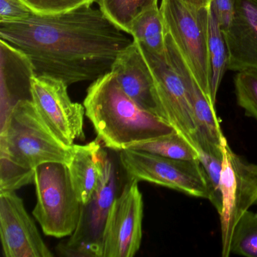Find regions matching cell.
Returning <instances> with one entry per match:
<instances>
[{
    "label": "cell",
    "instance_id": "cell-18",
    "mask_svg": "<svg viewBox=\"0 0 257 257\" xmlns=\"http://www.w3.org/2000/svg\"><path fill=\"white\" fill-rule=\"evenodd\" d=\"M129 35L134 41L150 52L165 55V31L160 7L156 5L145 10L131 24Z\"/></svg>",
    "mask_w": 257,
    "mask_h": 257
},
{
    "label": "cell",
    "instance_id": "cell-29",
    "mask_svg": "<svg viewBox=\"0 0 257 257\" xmlns=\"http://www.w3.org/2000/svg\"><path fill=\"white\" fill-rule=\"evenodd\" d=\"M182 2L195 8H208L213 0H181Z\"/></svg>",
    "mask_w": 257,
    "mask_h": 257
},
{
    "label": "cell",
    "instance_id": "cell-4",
    "mask_svg": "<svg viewBox=\"0 0 257 257\" xmlns=\"http://www.w3.org/2000/svg\"><path fill=\"white\" fill-rule=\"evenodd\" d=\"M37 201L34 215L46 235L70 237L77 227L82 204L76 196L68 166L49 162L37 167L34 174Z\"/></svg>",
    "mask_w": 257,
    "mask_h": 257
},
{
    "label": "cell",
    "instance_id": "cell-23",
    "mask_svg": "<svg viewBox=\"0 0 257 257\" xmlns=\"http://www.w3.org/2000/svg\"><path fill=\"white\" fill-rule=\"evenodd\" d=\"M230 252L257 257V213L247 210L240 218L231 237Z\"/></svg>",
    "mask_w": 257,
    "mask_h": 257
},
{
    "label": "cell",
    "instance_id": "cell-6",
    "mask_svg": "<svg viewBox=\"0 0 257 257\" xmlns=\"http://www.w3.org/2000/svg\"><path fill=\"white\" fill-rule=\"evenodd\" d=\"M119 161L127 180L149 182L190 196L208 198L207 175L199 159H170L127 149L119 152Z\"/></svg>",
    "mask_w": 257,
    "mask_h": 257
},
{
    "label": "cell",
    "instance_id": "cell-27",
    "mask_svg": "<svg viewBox=\"0 0 257 257\" xmlns=\"http://www.w3.org/2000/svg\"><path fill=\"white\" fill-rule=\"evenodd\" d=\"M32 14L22 0H0V23L20 22Z\"/></svg>",
    "mask_w": 257,
    "mask_h": 257
},
{
    "label": "cell",
    "instance_id": "cell-1",
    "mask_svg": "<svg viewBox=\"0 0 257 257\" xmlns=\"http://www.w3.org/2000/svg\"><path fill=\"white\" fill-rule=\"evenodd\" d=\"M127 34L91 7L0 23L1 40L28 56L36 76L55 78L68 86L109 73L118 55L133 43Z\"/></svg>",
    "mask_w": 257,
    "mask_h": 257
},
{
    "label": "cell",
    "instance_id": "cell-8",
    "mask_svg": "<svg viewBox=\"0 0 257 257\" xmlns=\"http://www.w3.org/2000/svg\"><path fill=\"white\" fill-rule=\"evenodd\" d=\"M222 150L220 181L222 206L219 218L222 255L228 257L231 255L230 246L236 224L257 201V165L237 156L230 148L227 140Z\"/></svg>",
    "mask_w": 257,
    "mask_h": 257
},
{
    "label": "cell",
    "instance_id": "cell-21",
    "mask_svg": "<svg viewBox=\"0 0 257 257\" xmlns=\"http://www.w3.org/2000/svg\"><path fill=\"white\" fill-rule=\"evenodd\" d=\"M133 150H141L163 157L182 160H195L198 155L195 149L177 132L134 146Z\"/></svg>",
    "mask_w": 257,
    "mask_h": 257
},
{
    "label": "cell",
    "instance_id": "cell-7",
    "mask_svg": "<svg viewBox=\"0 0 257 257\" xmlns=\"http://www.w3.org/2000/svg\"><path fill=\"white\" fill-rule=\"evenodd\" d=\"M118 174L105 152L100 183L87 204H82L79 223L68 240L58 246V252L68 257H102L103 234L114 201L117 198Z\"/></svg>",
    "mask_w": 257,
    "mask_h": 257
},
{
    "label": "cell",
    "instance_id": "cell-2",
    "mask_svg": "<svg viewBox=\"0 0 257 257\" xmlns=\"http://www.w3.org/2000/svg\"><path fill=\"white\" fill-rule=\"evenodd\" d=\"M83 106L97 139L118 153L175 132L166 121L132 100L112 72L92 82Z\"/></svg>",
    "mask_w": 257,
    "mask_h": 257
},
{
    "label": "cell",
    "instance_id": "cell-19",
    "mask_svg": "<svg viewBox=\"0 0 257 257\" xmlns=\"http://www.w3.org/2000/svg\"><path fill=\"white\" fill-rule=\"evenodd\" d=\"M222 146L216 145L207 140L201 139L198 142V159L205 171L208 183L209 195L207 199L219 214L222 206L220 186L223 162Z\"/></svg>",
    "mask_w": 257,
    "mask_h": 257
},
{
    "label": "cell",
    "instance_id": "cell-12",
    "mask_svg": "<svg viewBox=\"0 0 257 257\" xmlns=\"http://www.w3.org/2000/svg\"><path fill=\"white\" fill-rule=\"evenodd\" d=\"M0 236L6 257H52L16 192H0Z\"/></svg>",
    "mask_w": 257,
    "mask_h": 257
},
{
    "label": "cell",
    "instance_id": "cell-15",
    "mask_svg": "<svg viewBox=\"0 0 257 257\" xmlns=\"http://www.w3.org/2000/svg\"><path fill=\"white\" fill-rule=\"evenodd\" d=\"M223 34L229 52L228 70L257 72V0H235L232 21Z\"/></svg>",
    "mask_w": 257,
    "mask_h": 257
},
{
    "label": "cell",
    "instance_id": "cell-17",
    "mask_svg": "<svg viewBox=\"0 0 257 257\" xmlns=\"http://www.w3.org/2000/svg\"><path fill=\"white\" fill-rule=\"evenodd\" d=\"M105 152L98 139L85 145L74 144L73 157L67 166L73 189L82 204L89 201L100 183Z\"/></svg>",
    "mask_w": 257,
    "mask_h": 257
},
{
    "label": "cell",
    "instance_id": "cell-16",
    "mask_svg": "<svg viewBox=\"0 0 257 257\" xmlns=\"http://www.w3.org/2000/svg\"><path fill=\"white\" fill-rule=\"evenodd\" d=\"M2 103L9 111L19 100L31 99L34 66L26 55L5 40H0Z\"/></svg>",
    "mask_w": 257,
    "mask_h": 257
},
{
    "label": "cell",
    "instance_id": "cell-3",
    "mask_svg": "<svg viewBox=\"0 0 257 257\" xmlns=\"http://www.w3.org/2000/svg\"><path fill=\"white\" fill-rule=\"evenodd\" d=\"M3 121L0 156L29 170L49 162H71L74 145L68 147L55 136L31 99L18 101Z\"/></svg>",
    "mask_w": 257,
    "mask_h": 257
},
{
    "label": "cell",
    "instance_id": "cell-11",
    "mask_svg": "<svg viewBox=\"0 0 257 257\" xmlns=\"http://www.w3.org/2000/svg\"><path fill=\"white\" fill-rule=\"evenodd\" d=\"M144 200L138 180H127L105 227L102 257H133L141 247Z\"/></svg>",
    "mask_w": 257,
    "mask_h": 257
},
{
    "label": "cell",
    "instance_id": "cell-24",
    "mask_svg": "<svg viewBox=\"0 0 257 257\" xmlns=\"http://www.w3.org/2000/svg\"><path fill=\"white\" fill-rule=\"evenodd\" d=\"M234 84L237 104L246 115L257 121V72H237Z\"/></svg>",
    "mask_w": 257,
    "mask_h": 257
},
{
    "label": "cell",
    "instance_id": "cell-5",
    "mask_svg": "<svg viewBox=\"0 0 257 257\" xmlns=\"http://www.w3.org/2000/svg\"><path fill=\"white\" fill-rule=\"evenodd\" d=\"M160 10L166 34L172 39L201 89L216 102L210 80V7L198 9L181 0H162Z\"/></svg>",
    "mask_w": 257,
    "mask_h": 257
},
{
    "label": "cell",
    "instance_id": "cell-14",
    "mask_svg": "<svg viewBox=\"0 0 257 257\" xmlns=\"http://www.w3.org/2000/svg\"><path fill=\"white\" fill-rule=\"evenodd\" d=\"M165 48L168 62L180 75L187 89L198 131V143L200 139H204L216 145H223L226 138L216 115L214 100L201 89L187 63L168 34L165 37Z\"/></svg>",
    "mask_w": 257,
    "mask_h": 257
},
{
    "label": "cell",
    "instance_id": "cell-10",
    "mask_svg": "<svg viewBox=\"0 0 257 257\" xmlns=\"http://www.w3.org/2000/svg\"><path fill=\"white\" fill-rule=\"evenodd\" d=\"M68 85L63 81L46 76H35L31 87L32 101L37 112L65 145L73 147L76 140L83 141L85 109L72 101Z\"/></svg>",
    "mask_w": 257,
    "mask_h": 257
},
{
    "label": "cell",
    "instance_id": "cell-13",
    "mask_svg": "<svg viewBox=\"0 0 257 257\" xmlns=\"http://www.w3.org/2000/svg\"><path fill=\"white\" fill-rule=\"evenodd\" d=\"M110 72L123 91L138 106L162 119L153 74L136 42L118 55Z\"/></svg>",
    "mask_w": 257,
    "mask_h": 257
},
{
    "label": "cell",
    "instance_id": "cell-20",
    "mask_svg": "<svg viewBox=\"0 0 257 257\" xmlns=\"http://www.w3.org/2000/svg\"><path fill=\"white\" fill-rule=\"evenodd\" d=\"M211 90L213 98L216 94L225 71L228 70L229 52L225 36L219 22L210 9V38H209Z\"/></svg>",
    "mask_w": 257,
    "mask_h": 257
},
{
    "label": "cell",
    "instance_id": "cell-25",
    "mask_svg": "<svg viewBox=\"0 0 257 257\" xmlns=\"http://www.w3.org/2000/svg\"><path fill=\"white\" fill-rule=\"evenodd\" d=\"M0 192H16L18 189L34 182L35 170L22 168L4 156H0Z\"/></svg>",
    "mask_w": 257,
    "mask_h": 257
},
{
    "label": "cell",
    "instance_id": "cell-28",
    "mask_svg": "<svg viewBox=\"0 0 257 257\" xmlns=\"http://www.w3.org/2000/svg\"><path fill=\"white\" fill-rule=\"evenodd\" d=\"M210 9L216 16L222 32L225 33L234 16L235 0H213Z\"/></svg>",
    "mask_w": 257,
    "mask_h": 257
},
{
    "label": "cell",
    "instance_id": "cell-9",
    "mask_svg": "<svg viewBox=\"0 0 257 257\" xmlns=\"http://www.w3.org/2000/svg\"><path fill=\"white\" fill-rule=\"evenodd\" d=\"M138 45L153 74L162 119L186 139L198 153V135L193 108L181 77L168 62L166 53L158 55Z\"/></svg>",
    "mask_w": 257,
    "mask_h": 257
},
{
    "label": "cell",
    "instance_id": "cell-22",
    "mask_svg": "<svg viewBox=\"0 0 257 257\" xmlns=\"http://www.w3.org/2000/svg\"><path fill=\"white\" fill-rule=\"evenodd\" d=\"M159 0H98L100 10L120 29L128 34L135 18L154 6ZM129 35V34H128Z\"/></svg>",
    "mask_w": 257,
    "mask_h": 257
},
{
    "label": "cell",
    "instance_id": "cell-26",
    "mask_svg": "<svg viewBox=\"0 0 257 257\" xmlns=\"http://www.w3.org/2000/svg\"><path fill=\"white\" fill-rule=\"evenodd\" d=\"M34 14L55 16L91 7L96 0H22Z\"/></svg>",
    "mask_w": 257,
    "mask_h": 257
},
{
    "label": "cell",
    "instance_id": "cell-30",
    "mask_svg": "<svg viewBox=\"0 0 257 257\" xmlns=\"http://www.w3.org/2000/svg\"><path fill=\"white\" fill-rule=\"evenodd\" d=\"M255 204H256V205H257V201H256V202H255Z\"/></svg>",
    "mask_w": 257,
    "mask_h": 257
}]
</instances>
